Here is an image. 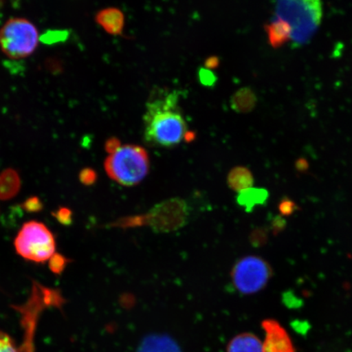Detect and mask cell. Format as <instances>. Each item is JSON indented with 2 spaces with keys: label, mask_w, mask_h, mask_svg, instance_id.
Wrapping results in <instances>:
<instances>
[{
  "label": "cell",
  "mask_w": 352,
  "mask_h": 352,
  "mask_svg": "<svg viewBox=\"0 0 352 352\" xmlns=\"http://www.w3.org/2000/svg\"><path fill=\"white\" fill-rule=\"evenodd\" d=\"M179 104L175 91L153 92L144 116L145 142L164 148L182 142L187 134V123Z\"/></svg>",
  "instance_id": "obj_1"
},
{
  "label": "cell",
  "mask_w": 352,
  "mask_h": 352,
  "mask_svg": "<svg viewBox=\"0 0 352 352\" xmlns=\"http://www.w3.org/2000/svg\"><path fill=\"white\" fill-rule=\"evenodd\" d=\"M275 4V16L292 28L290 41L293 47L309 43L322 19V3L319 0H283Z\"/></svg>",
  "instance_id": "obj_2"
},
{
  "label": "cell",
  "mask_w": 352,
  "mask_h": 352,
  "mask_svg": "<svg viewBox=\"0 0 352 352\" xmlns=\"http://www.w3.org/2000/svg\"><path fill=\"white\" fill-rule=\"evenodd\" d=\"M104 169L109 177L121 186H136L148 174V154L139 145H121L105 160Z\"/></svg>",
  "instance_id": "obj_3"
},
{
  "label": "cell",
  "mask_w": 352,
  "mask_h": 352,
  "mask_svg": "<svg viewBox=\"0 0 352 352\" xmlns=\"http://www.w3.org/2000/svg\"><path fill=\"white\" fill-rule=\"evenodd\" d=\"M39 38L38 30L32 21L13 17L0 29V50L8 58L24 59L36 50Z\"/></svg>",
  "instance_id": "obj_4"
},
{
  "label": "cell",
  "mask_w": 352,
  "mask_h": 352,
  "mask_svg": "<svg viewBox=\"0 0 352 352\" xmlns=\"http://www.w3.org/2000/svg\"><path fill=\"white\" fill-rule=\"evenodd\" d=\"M14 246L21 257L42 263L54 256L56 241L46 226L41 222L30 221L21 227L15 239Z\"/></svg>",
  "instance_id": "obj_5"
},
{
  "label": "cell",
  "mask_w": 352,
  "mask_h": 352,
  "mask_svg": "<svg viewBox=\"0 0 352 352\" xmlns=\"http://www.w3.org/2000/svg\"><path fill=\"white\" fill-rule=\"evenodd\" d=\"M272 275L270 264L261 257L250 255L235 264L231 276L237 292L252 294L265 287Z\"/></svg>",
  "instance_id": "obj_6"
},
{
  "label": "cell",
  "mask_w": 352,
  "mask_h": 352,
  "mask_svg": "<svg viewBox=\"0 0 352 352\" xmlns=\"http://www.w3.org/2000/svg\"><path fill=\"white\" fill-rule=\"evenodd\" d=\"M188 209L186 201L175 198L157 205L145 219L153 230L170 232L184 226L188 217Z\"/></svg>",
  "instance_id": "obj_7"
},
{
  "label": "cell",
  "mask_w": 352,
  "mask_h": 352,
  "mask_svg": "<svg viewBox=\"0 0 352 352\" xmlns=\"http://www.w3.org/2000/svg\"><path fill=\"white\" fill-rule=\"evenodd\" d=\"M262 328L265 332L263 352H296L292 338L278 321L263 320Z\"/></svg>",
  "instance_id": "obj_8"
},
{
  "label": "cell",
  "mask_w": 352,
  "mask_h": 352,
  "mask_svg": "<svg viewBox=\"0 0 352 352\" xmlns=\"http://www.w3.org/2000/svg\"><path fill=\"white\" fill-rule=\"evenodd\" d=\"M96 21L107 33L120 35L124 28L125 16L118 8L109 7L98 12L96 15Z\"/></svg>",
  "instance_id": "obj_9"
},
{
  "label": "cell",
  "mask_w": 352,
  "mask_h": 352,
  "mask_svg": "<svg viewBox=\"0 0 352 352\" xmlns=\"http://www.w3.org/2000/svg\"><path fill=\"white\" fill-rule=\"evenodd\" d=\"M138 352H182L177 343L166 334H151L145 337Z\"/></svg>",
  "instance_id": "obj_10"
},
{
  "label": "cell",
  "mask_w": 352,
  "mask_h": 352,
  "mask_svg": "<svg viewBox=\"0 0 352 352\" xmlns=\"http://www.w3.org/2000/svg\"><path fill=\"white\" fill-rule=\"evenodd\" d=\"M268 41L272 47H279L290 41L292 30L287 22L275 16L266 26Z\"/></svg>",
  "instance_id": "obj_11"
},
{
  "label": "cell",
  "mask_w": 352,
  "mask_h": 352,
  "mask_svg": "<svg viewBox=\"0 0 352 352\" xmlns=\"http://www.w3.org/2000/svg\"><path fill=\"white\" fill-rule=\"evenodd\" d=\"M21 177L14 169H6L0 173V200L15 197L21 188Z\"/></svg>",
  "instance_id": "obj_12"
},
{
  "label": "cell",
  "mask_w": 352,
  "mask_h": 352,
  "mask_svg": "<svg viewBox=\"0 0 352 352\" xmlns=\"http://www.w3.org/2000/svg\"><path fill=\"white\" fill-rule=\"evenodd\" d=\"M228 352H263V342L253 333H241L228 343Z\"/></svg>",
  "instance_id": "obj_13"
},
{
  "label": "cell",
  "mask_w": 352,
  "mask_h": 352,
  "mask_svg": "<svg viewBox=\"0 0 352 352\" xmlns=\"http://www.w3.org/2000/svg\"><path fill=\"white\" fill-rule=\"evenodd\" d=\"M267 198L268 192L265 188L252 187L239 192L236 201L242 208L250 212L256 206L265 204Z\"/></svg>",
  "instance_id": "obj_14"
},
{
  "label": "cell",
  "mask_w": 352,
  "mask_h": 352,
  "mask_svg": "<svg viewBox=\"0 0 352 352\" xmlns=\"http://www.w3.org/2000/svg\"><path fill=\"white\" fill-rule=\"evenodd\" d=\"M257 104V96L250 87L241 88L232 96L231 107L236 113L252 112Z\"/></svg>",
  "instance_id": "obj_15"
},
{
  "label": "cell",
  "mask_w": 352,
  "mask_h": 352,
  "mask_svg": "<svg viewBox=\"0 0 352 352\" xmlns=\"http://www.w3.org/2000/svg\"><path fill=\"white\" fill-rule=\"evenodd\" d=\"M228 184L232 190L241 192L253 187L254 177L248 168L236 166L228 175Z\"/></svg>",
  "instance_id": "obj_16"
},
{
  "label": "cell",
  "mask_w": 352,
  "mask_h": 352,
  "mask_svg": "<svg viewBox=\"0 0 352 352\" xmlns=\"http://www.w3.org/2000/svg\"><path fill=\"white\" fill-rule=\"evenodd\" d=\"M198 79L201 85L204 87H212L217 85V76L212 70L206 67L198 69Z\"/></svg>",
  "instance_id": "obj_17"
},
{
  "label": "cell",
  "mask_w": 352,
  "mask_h": 352,
  "mask_svg": "<svg viewBox=\"0 0 352 352\" xmlns=\"http://www.w3.org/2000/svg\"><path fill=\"white\" fill-rule=\"evenodd\" d=\"M68 261L63 254H54L50 259V270L55 274H60L65 270Z\"/></svg>",
  "instance_id": "obj_18"
},
{
  "label": "cell",
  "mask_w": 352,
  "mask_h": 352,
  "mask_svg": "<svg viewBox=\"0 0 352 352\" xmlns=\"http://www.w3.org/2000/svg\"><path fill=\"white\" fill-rule=\"evenodd\" d=\"M0 352H19L14 342L8 334L0 332Z\"/></svg>",
  "instance_id": "obj_19"
},
{
  "label": "cell",
  "mask_w": 352,
  "mask_h": 352,
  "mask_svg": "<svg viewBox=\"0 0 352 352\" xmlns=\"http://www.w3.org/2000/svg\"><path fill=\"white\" fill-rule=\"evenodd\" d=\"M98 175L94 169L85 168L79 173V180L85 186H91L96 182Z\"/></svg>",
  "instance_id": "obj_20"
},
{
  "label": "cell",
  "mask_w": 352,
  "mask_h": 352,
  "mask_svg": "<svg viewBox=\"0 0 352 352\" xmlns=\"http://www.w3.org/2000/svg\"><path fill=\"white\" fill-rule=\"evenodd\" d=\"M54 217L64 226H69L72 223V211L66 208H61L54 214Z\"/></svg>",
  "instance_id": "obj_21"
},
{
  "label": "cell",
  "mask_w": 352,
  "mask_h": 352,
  "mask_svg": "<svg viewBox=\"0 0 352 352\" xmlns=\"http://www.w3.org/2000/svg\"><path fill=\"white\" fill-rule=\"evenodd\" d=\"M42 208V202L36 197H30L25 201L24 209L28 212H37V211L41 210Z\"/></svg>",
  "instance_id": "obj_22"
},
{
  "label": "cell",
  "mask_w": 352,
  "mask_h": 352,
  "mask_svg": "<svg viewBox=\"0 0 352 352\" xmlns=\"http://www.w3.org/2000/svg\"><path fill=\"white\" fill-rule=\"evenodd\" d=\"M120 147H121V143L117 138H110L105 143V151L109 154L116 152Z\"/></svg>",
  "instance_id": "obj_23"
},
{
  "label": "cell",
  "mask_w": 352,
  "mask_h": 352,
  "mask_svg": "<svg viewBox=\"0 0 352 352\" xmlns=\"http://www.w3.org/2000/svg\"><path fill=\"white\" fill-rule=\"evenodd\" d=\"M294 204L293 201L286 199L285 201H281L280 205V212L284 214H289L293 213L294 210Z\"/></svg>",
  "instance_id": "obj_24"
},
{
  "label": "cell",
  "mask_w": 352,
  "mask_h": 352,
  "mask_svg": "<svg viewBox=\"0 0 352 352\" xmlns=\"http://www.w3.org/2000/svg\"><path fill=\"white\" fill-rule=\"evenodd\" d=\"M218 65L219 59L217 58V57H210V58L206 60L205 67L209 69L212 70V69L217 67Z\"/></svg>",
  "instance_id": "obj_25"
}]
</instances>
